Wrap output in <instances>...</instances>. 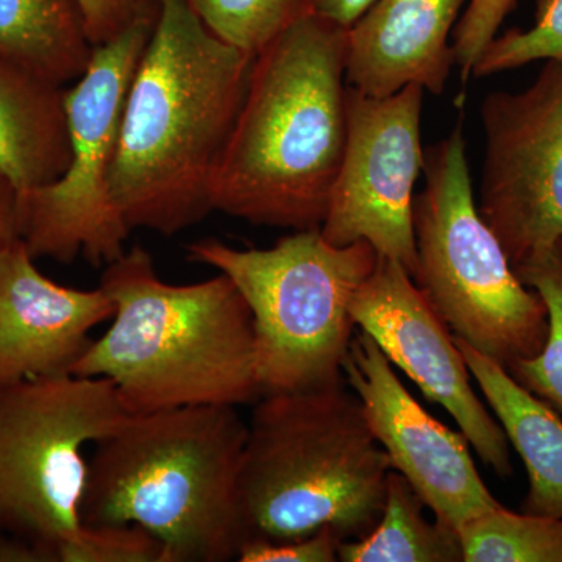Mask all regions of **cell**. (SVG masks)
I'll return each instance as SVG.
<instances>
[{
	"instance_id": "1",
	"label": "cell",
	"mask_w": 562,
	"mask_h": 562,
	"mask_svg": "<svg viewBox=\"0 0 562 562\" xmlns=\"http://www.w3.org/2000/svg\"><path fill=\"white\" fill-rule=\"evenodd\" d=\"M254 55L217 38L190 0H158L133 74L110 173L133 228L172 236L211 209V180L241 110Z\"/></svg>"
},
{
	"instance_id": "2",
	"label": "cell",
	"mask_w": 562,
	"mask_h": 562,
	"mask_svg": "<svg viewBox=\"0 0 562 562\" xmlns=\"http://www.w3.org/2000/svg\"><path fill=\"white\" fill-rule=\"evenodd\" d=\"M347 31L308 14L258 52L211 180V209L266 227L321 228L347 135Z\"/></svg>"
},
{
	"instance_id": "3",
	"label": "cell",
	"mask_w": 562,
	"mask_h": 562,
	"mask_svg": "<svg viewBox=\"0 0 562 562\" xmlns=\"http://www.w3.org/2000/svg\"><path fill=\"white\" fill-rule=\"evenodd\" d=\"M101 288L114 303L111 325L74 375L110 380L132 414L261 397L254 317L227 276L166 283L133 246L105 266Z\"/></svg>"
},
{
	"instance_id": "4",
	"label": "cell",
	"mask_w": 562,
	"mask_h": 562,
	"mask_svg": "<svg viewBox=\"0 0 562 562\" xmlns=\"http://www.w3.org/2000/svg\"><path fill=\"white\" fill-rule=\"evenodd\" d=\"M247 430L236 406L132 414L94 443L81 522L140 525L165 543L169 562L236 560Z\"/></svg>"
},
{
	"instance_id": "5",
	"label": "cell",
	"mask_w": 562,
	"mask_h": 562,
	"mask_svg": "<svg viewBox=\"0 0 562 562\" xmlns=\"http://www.w3.org/2000/svg\"><path fill=\"white\" fill-rule=\"evenodd\" d=\"M247 427L243 542L292 541L324 527L349 541L375 527L392 465L346 380L261 395Z\"/></svg>"
},
{
	"instance_id": "6",
	"label": "cell",
	"mask_w": 562,
	"mask_h": 562,
	"mask_svg": "<svg viewBox=\"0 0 562 562\" xmlns=\"http://www.w3.org/2000/svg\"><path fill=\"white\" fill-rule=\"evenodd\" d=\"M422 172L425 187L413 206L414 283L454 338L509 371L541 351L549 317L480 214L461 124L424 150Z\"/></svg>"
},
{
	"instance_id": "7",
	"label": "cell",
	"mask_w": 562,
	"mask_h": 562,
	"mask_svg": "<svg viewBox=\"0 0 562 562\" xmlns=\"http://www.w3.org/2000/svg\"><path fill=\"white\" fill-rule=\"evenodd\" d=\"M188 258L227 276L249 305L262 395L344 382L358 330L351 303L379 261L371 244L335 246L308 228L271 249L201 239L188 246Z\"/></svg>"
},
{
	"instance_id": "8",
	"label": "cell",
	"mask_w": 562,
	"mask_h": 562,
	"mask_svg": "<svg viewBox=\"0 0 562 562\" xmlns=\"http://www.w3.org/2000/svg\"><path fill=\"white\" fill-rule=\"evenodd\" d=\"M132 413L101 376H49L0 384V535L57 561L79 532L87 487L83 449Z\"/></svg>"
},
{
	"instance_id": "9",
	"label": "cell",
	"mask_w": 562,
	"mask_h": 562,
	"mask_svg": "<svg viewBox=\"0 0 562 562\" xmlns=\"http://www.w3.org/2000/svg\"><path fill=\"white\" fill-rule=\"evenodd\" d=\"M158 13L94 47L90 66L66 90L70 160L60 179L18 195L20 235L33 257L106 266L125 250L131 227L114 205L110 173L122 110Z\"/></svg>"
},
{
	"instance_id": "10",
	"label": "cell",
	"mask_w": 562,
	"mask_h": 562,
	"mask_svg": "<svg viewBox=\"0 0 562 562\" xmlns=\"http://www.w3.org/2000/svg\"><path fill=\"white\" fill-rule=\"evenodd\" d=\"M479 210L513 268L562 239V63L482 103Z\"/></svg>"
},
{
	"instance_id": "11",
	"label": "cell",
	"mask_w": 562,
	"mask_h": 562,
	"mask_svg": "<svg viewBox=\"0 0 562 562\" xmlns=\"http://www.w3.org/2000/svg\"><path fill=\"white\" fill-rule=\"evenodd\" d=\"M424 88L372 98L347 85V135L341 168L321 224L335 246L371 244L379 257L416 271L414 187L424 169Z\"/></svg>"
},
{
	"instance_id": "12",
	"label": "cell",
	"mask_w": 562,
	"mask_h": 562,
	"mask_svg": "<svg viewBox=\"0 0 562 562\" xmlns=\"http://www.w3.org/2000/svg\"><path fill=\"white\" fill-rule=\"evenodd\" d=\"M351 317L394 368L452 416L483 464L509 479L514 469L508 438L473 390L453 333L416 286L412 273L398 262L379 257L355 295Z\"/></svg>"
},
{
	"instance_id": "13",
	"label": "cell",
	"mask_w": 562,
	"mask_h": 562,
	"mask_svg": "<svg viewBox=\"0 0 562 562\" xmlns=\"http://www.w3.org/2000/svg\"><path fill=\"white\" fill-rule=\"evenodd\" d=\"M342 375L392 469L408 480L435 519L458 531L472 517L502 505L480 475L468 438L413 397L368 333H355Z\"/></svg>"
},
{
	"instance_id": "14",
	"label": "cell",
	"mask_w": 562,
	"mask_h": 562,
	"mask_svg": "<svg viewBox=\"0 0 562 562\" xmlns=\"http://www.w3.org/2000/svg\"><path fill=\"white\" fill-rule=\"evenodd\" d=\"M102 290L61 286L40 272L22 239L0 249V384L74 375L91 331L111 319Z\"/></svg>"
},
{
	"instance_id": "15",
	"label": "cell",
	"mask_w": 562,
	"mask_h": 562,
	"mask_svg": "<svg viewBox=\"0 0 562 562\" xmlns=\"http://www.w3.org/2000/svg\"><path fill=\"white\" fill-rule=\"evenodd\" d=\"M462 3L375 0L347 31V85L372 98L409 85L442 94L457 65L449 40Z\"/></svg>"
},
{
	"instance_id": "16",
	"label": "cell",
	"mask_w": 562,
	"mask_h": 562,
	"mask_svg": "<svg viewBox=\"0 0 562 562\" xmlns=\"http://www.w3.org/2000/svg\"><path fill=\"white\" fill-rule=\"evenodd\" d=\"M69 160L65 87L0 58V172L24 195L60 179Z\"/></svg>"
},
{
	"instance_id": "17",
	"label": "cell",
	"mask_w": 562,
	"mask_h": 562,
	"mask_svg": "<svg viewBox=\"0 0 562 562\" xmlns=\"http://www.w3.org/2000/svg\"><path fill=\"white\" fill-rule=\"evenodd\" d=\"M484 401L522 460V512L562 519V416L517 382L508 369L454 338Z\"/></svg>"
},
{
	"instance_id": "18",
	"label": "cell",
	"mask_w": 562,
	"mask_h": 562,
	"mask_svg": "<svg viewBox=\"0 0 562 562\" xmlns=\"http://www.w3.org/2000/svg\"><path fill=\"white\" fill-rule=\"evenodd\" d=\"M94 54L77 0H0V58L66 87Z\"/></svg>"
},
{
	"instance_id": "19",
	"label": "cell",
	"mask_w": 562,
	"mask_h": 562,
	"mask_svg": "<svg viewBox=\"0 0 562 562\" xmlns=\"http://www.w3.org/2000/svg\"><path fill=\"white\" fill-rule=\"evenodd\" d=\"M424 506L408 480L392 469L379 522L362 538L344 541L339 561L461 562L458 531L438 519L430 522Z\"/></svg>"
},
{
	"instance_id": "20",
	"label": "cell",
	"mask_w": 562,
	"mask_h": 562,
	"mask_svg": "<svg viewBox=\"0 0 562 562\" xmlns=\"http://www.w3.org/2000/svg\"><path fill=\"white\" fill-rule=\"evenodd\" d=\"M464 562H562V519L501 505L458 528Z\"/></svg>"
},
{
	"instance_id": "21",
	"label": "cell",
	"mask_w": 562,
	"mask_h": 562,
	"mask_svg": "<svg viewBox=\"0 0 562 562\" xmlns=\"http://www.w3.org/2000/svg\"><path fill=\"white\" fill-rule=\"evenodd\" d=\"M546 303L549 331L541 351L509 369L524 387L562 416V239L514 268Z\"/></svg>"
},
{
	"instance_id": "22",
	"label": "cell",
	"mask_w": 562,
	"mask_h": 562,
	"mask_svg": "<svg viewBox=\"0 0 562 562\" xmlns=\"http://www.w3.org/2000/svg\"><path fill=\"white\" fill-rule=\"evenodd\" d=\"M213 35L246 54L257 55L302 18L310 0H190Z\"/></svg>"
},
{
	"instance_id": "23",
	"label": "cell",
	"mask_w": 562,
	"mask_h": 562,
	"mask_svg": "<svg viewBox=\"0 0 562 562\" xmlns=\"http://www.w3.org/2000/svg\"><path fill=\"white\" fill-rule=\"evenodd\" d=\"M535 61L562 63V0H538L535 24L495 36L472 70L473 79L522 68Z\"/></svg>"
},
{
	"instance_id": "24",
	"label": "cell",
	"mask_w": 562,
	"mask_h": 562,
	"mask_svg": "<svg viewBox=\"0 0 562 562\" xmlns=\"http://www.w3.org/2000/svg\"><path fill=\"white\" fill-rule=\"evenodd\" d=\"M61 562H169L165 543L136 524L81 525L57 550Z\"/></svg>"
},
{
	"instance_id": "25",
	"label": "cell",
	"mask_w": 562,
	"mask_h": 562,
	"mask_svg": "<svg viewBox=\"0 0 562 562\" xmlns=\"http://www.w3.org/2000/svg\"><path fill=\"white\" fill-rule=\"evenodd\" d=\"M514 5L516 0H471L454 29L452 44L462 80L472 79L476 61L498 35V29Z\"/></svg>"
},
{
	"instance_id": "26",
	"label": "cell",
	"mask_w": 562,
	"mask_h": 562,
	"mask_svg": "<svg viewBox=\"0 0 562 562\" xmlns=\"http://www.w3.org/2000/svg\"><path fill=\"white\" fill-rule=\"evenodd\" d=\"M341 536L331 527L306 538L284 542L246 541L239 547L236 561L239 562H335L339 561Z\"/></svg>"
},
{
	"instance_id": "27",
	"label": "cell",
	"mask_w": 562,
	"mask_h": 562,
	"mask_svg": "<svg viewBox=\"0 0 562 562\" xmlns=\"http://www.w3.org/2000/svg\"><path fill=\"white\" fill-rule=\"evenodd\" d=\"M94 47L116 38L139 20L158 13V0H77Z\"/></svg>"
},
{
	"instance_id": "28",
	"label": "cell",
	"mask_w": 562,
	"mask_h": 562,
	"mask_svg": "<svg viewBox=\"0 0 562 562\" xmlns=\"http://www.w3.org/2000/svg\"><path fill=\"white\" fill-rule=\"evenodd\" d=\"M375 0H310L312 13L350 29Z\"/></svg>"
},
{
	"instance_id": "29",
	"label": "cell",
	"mask_w": 562,
	"mask_h": 562,
	"mask_svg": "<svg viewBox=\"0 0 562 562\" xmlns=\"http://www.w3.org/2000/svg\"><path fill=\"white\" fill-rule=\"evenodd\" d=\"M20 238L18 192L9 179L0 172V249Z\"/></svg>"
}]
</instances>
